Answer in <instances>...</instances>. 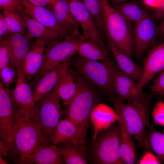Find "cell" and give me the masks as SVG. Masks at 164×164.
I'll return each mask as SVG.
<instances>
[{"mask_svg":"<svg viewBox=\"0 0 164 164\" xmlns=\"http://www.w3.org/2000/svg\"><path fill=\"white\" fill-rule=\"evenodd\" d=\"M76 80V92L71 100L64 106L63 112L65 118L81 129V145H84L91 112L100 103L103 95L97 87L77 72Z\"/></svg>","mask_w":164,"mask_h":164,"instance_id":"obj_1","label":"cell"},{"mask_svg":"<svg viewBox=\"0 0 164 164\" xmlns=\"http://www.w3.org/2000/svg\"><path fill=\"white\" fill-rule=\"evenodd\" d=\"M151 97L140 101L123 102L112 101L118 121L138 142L140 147L149 150L146 134L149 124V100Z\"/></svg>","mask_w":164,"mask_h":164,"instance_id":"obj_2","label":"cell"},{"mask_svg":"<svg viewBox=\"0 0 164 164\" xmlns=\"http://www.w3.org/2000/svg\"><path fill=\"white\" fill-rule=\"evenodd\" d=\"M69 61L70 65L95 86L103 95L112 101L116 98L115 82L118 70L114 60L108 61H94L77 54Z\"/></svg>","mask_w":164,"mask_h":164,"instance_id":"obj_3","label":"cell"},{"mask_svg":"<svg viewBox=\"0 0 164 164\" xmlns=\"http://www.w3.org/2000/svg\"><path fill=\"white\" fill-rule=\"evenodd\" d=\"M99 0L106 38L132 59L134 56V47L132 22L125 19L107 0Z\"/></svg>","mask_w":164,"mask_h":164,"instance_id":"obj_4","label":"cell"},{"mask_svg":"<svg viewBox=\"0 0 164 164\" xmlns=\"http://www.w3.org/2000/svg\"><path fill=\"white\" fill-rule=\"evenodd\" d=\"M119 122L97 134L91 149V160L97 164H123L120 154Z\"/></svg>","mask_w":164,"mask_h":164,"instance_id":"obj_5","label":"cell"},{"mask_svg":"<svg viewBox=\"0 0 164 164\" xmlns=\"http://www.w3.org/2000/svg\"><path fill=\"white\" fill-rule=\"evenodd\" d=\"M12 140L19 158V164L39 146L49 144L40 126L22 119L15 122Z\"/></svg>","mask_w":164,"mask_h":164,"instance_id":"obj_6","label":"cell"},{"mask_svg":"<svg viewBox=\"0 0 164 164\" xmlns=\"http://www.w3.org/2000/svg\"><path fill=\"white\" fill-rule=\"evenodd\" d=\"M32 86L19 71L15 88L12 91L14 121L22 119L41 127L38 110L33 98Z\"/></svg>","mask_w":164,"mask_h":164,"instance_id":"obj_7","label":"cell"},{"mask_svg":"<svg viewBox=\"0 0 164 164\" xmlns=\"http://www.w3.org/2000/svg\"><path fill=\"white\" fill-rule=\"evenodd\" d=\"M12 91L0 81V139L8 149V156L14 163L19 158L12 140L15 125Z\"/></svg>","mask_w":164,"mask_h":164,"instance_id":"obj_8","label":"cell"},{"mask_svg":"<svg viewBox=\"0 0 164 164\" xmlns=\"http://www.w3.org/2000/svg\"><path fill=\"white\" fill-rule=\"evenodd\" d=\"M82 37L71 35L47 46L42 66L36 76L41 77L60 64L70 61L77 52L78 42Z\"/></svg>","mask_w":164,"mask_h":164,"instance_id":"obj_9","label":"cell"},{"mask_svg":"<svg viewBox=\"0 0 164 164\" xmlns=\"http://www.w3.org/2000/svg\"><path fill=\"white\" fill-rule=\"evenodd\" d=\"M60 99L57 84L48 95L35 103L42 130L48 140L58 123L63 119Z\"/></svg>","mask_w":164,"mask_h":164,"instance_id":"obj_10","label":"cell"},{"mask_svg":"<svg viewBox=\"0 0 164 164\" xmlns=\"http://www.w3.org/2000/svg\"><path fill=\"white\" fill-rule=\"evenodd\" d=\"M156 23L149 14L135 24L133 29L134 56L137 61L152 47L158 40Z\"/></svg>","mask_w":164,"mask_h":164,"instance_id":"obj_11","label":"cell"},{"mask_svg":"<svg viewBox=\"0 0 164 164\" xmlns=\"http://www.w3.org/2000/svg\"><path fill=\"white\" fill-rule=\"evenodd\" d=\"M70 11L82 28L83 39H92L104 48L109 50L106 39L97 26L93 17L81 0H68Z\"/></svg>","mask_w":164,"mask_h":164,"instance_id":"obj_12","label":"cell"},{"mask_svg":"<svg viewBox=\"0 0 164 164\" xmlns=\"http://www.w3.org/2000/svg\"><path fill=\"white\" fill-rule=\"evenodd\" d=\"M142 64L143 73L137 83L136 89L139 94L142 93L144 87L164 69V42L154 46L147 51Z\"/></svg>","mask_w":164,"mask_h":164,"instance_id":"obj_13","label":"cell"},{"mask_svg":"<svg viewBox=\"0 0 164 164\" xmlns=\"http://www.w3.org/2000/svg\"><path fill=\"white\" fill-rule=\"evenodd\" d=\"M26 13L30 17L58 34L64 39L70 35L59 23L52 10L34 5L27 0H21Z\"/></svg>","mask_w":164,"mask_h":164,"instance_id":"obj_14","label":"cell"},{"mask_svg":"<svg viewBox=\"0 0 164 164\" xmlns=\"http://www.w3.org/2000/svg\"><path fill=\"white\" fill-rule=\"evenodd\" d=\"M58 74L57 91L65 106L71 100L77 89L76 72L70 65L69 61L56 67Z\"/></svg>","mask_w":164,"mask_h":164,"instance_id":"obj_15","label":"cell"},{"mask_svg":"<svg viewBox=\"0 0 164 164\" xmlns=\"http://www.w3.org/2000/svg\"><path fill=\"white\" fill-rule=\"evenodd\" d=\"M137 83L118 69L115 79L114 88L116 98L114 100L127 102L151 97L152 95H149L144 92L141 94L137 93Z\"/></svg>","mask_w":164,"mask_h":164,"instance_id":"obj_16","label":"cell"},{"mask_svg":"<svg viewBox=\"0 0 164 164\" xmlns=\"http://www.w3.org/2000/svg\"><path fill=\"white\" fill-rule=\"evenodd\" d=\"M46 48L42 39H36L26 56L20 70L22 75L29 82L38 74L43 61Z\"/></svg>","mask_w":164,"mask_h":164,"instance_id":"obj_17","label":"cell"},{"mask_svg":"<svg viewBox=\"0 0 164 164\" xmlns=\"http://www.w3.org/2000/svg\"><path fill=\"white\" fill-rule=\"evenodd\" d=\"M82 137L81 129L70 120L65 118L58 123L48 141L50 145H55L66 142L81 145Z\"/></svg>","mask_w":164,"mask_h":164,"instance_id":"obj_18","label":"cell"},{"mask_svg":"<svg viewBox=\"0 0 164 164\" xmlns=\"http://www.w3.org/2000/svg\"><path fill=\"white\" fill-rule=\"evenodd\" d=\"M2 38L9 49L18 72L20 70L24 60L32 46L30 43L31 39L22 34L10 33Z\"/></svg>","mask_w":164,"mask_h":164,"instance_id":"obj_19","label":"cell"},{"mask_svg":"<svg viewBox=\"0 0 164 164\" xmlns=\"http://www.w3.org/2000/svg\"><path fill=\"white\" fill-rule=\"evenodd\" d=\"M108 47L117 62L118 70L138 82L142 77L143 67L120 50L109 38H107Z\"/></svg>","mask_w":164,"mask_h":164,"instance_id":"obj_20","label":"cell"},{"mask_svg":"<svg viewBox=\"0 0 164 164\" xmlns=\"http://www.w3.org/2000/svg\"><path fill=\"white\" fill-rule=\"evenodd\" d=\"M63 164L64 160L55 145L45 144L38 147L33 154L21 160L19 164Z\"/></svg>","mask_w":164,"mask_h":164,"instance_id":"obj_21","label":"cell"},{"mask_svg":"<svg viewBox=\"0 0 164 164\" xmlns=\"http://www.w3.org/2000/svg\"><path fill=\"white\" fill-rule=\"evenodd\" d=\"M26 22L27 35L31 39H42L48 46L63 39L56 32L29 16L26 13L21 15Z\"/></svg>","mask_w":164,"mask_h":164,"instance_id":"obj_22","label":"cell"},{"mask_svg":"<svg viewBox=\"0 0 164 164\" xmlns=\"http://www.w3.org/2000/svg\"><path fill=\"white\" fill-rule=\"evenodd\" d=\"M109 50L105 49L95 41L91 39H80L78 42L77 54L91 60L108 61L112 60Z\"/></svg>","mask_w":164,"mask_h":164,"instance_id":"obj_23","label":"cell"},{"mask_svg":"<svg viewBox=\"0 0 164 164\" xmlns=\"http://www.w3.org/2000/svg\"><path fill=\"white\" fill-rule=\"evenodd\" d=\"M60 24L70 35L81 36L80 26L71 13L68 0H57L51 10Z\"/></svg>","mask_w":164,"mask_h":164,"instance_id":"obj_24","label":"cell"},{"mask_svg":"<svg viewBox=\"0 0 164 164\" xmlns=\"http://www.w3.org/2000/svg\"><path fill=\"white\" fill-rule=\"evenodd\" d=\"M33 80L32 92L35 103L48 95L57 84L56 67L40 77L37 76Z\"/></svg>","mask_w":164,"mask_h":164,"instance_id":"obj_25","label":"cell"},{"mask_svg":"<svg viewBox=\"0 0 164 164\" xmlns=\"http://www.w3.org/2000/svg\"><path fill=\"white\" fill-rule=\"evenodd\" d=\"M55 148L63 158L65 164H86V148L84 145L71 142L61 143Z\"/></svg>","mask_w":164,"mask_h":164,"instance_id":"obj_26","label":"cell"},{"mask_svg":"<svg viewBox=\"0 0 164 164\" xmlns=\"http://www.w3.org/2000/svg\"><path fill=\"white\" fill-rule=\"evenodd\" d=\"M112 6L125 19L135 24L142 20L149 14L135 0L113 5Z\"/></svg>","mask_w":164,"mask_h":164,"instance_id":"obj_27","label":"cell"},{"mask_svg":"<svg viewBox=\"0 0 164 164\" xmlns=\"http://www.w3.org/2000/svg\"><path fill=\"white\" fill-rule=\"evenodd\" d=\"M119 123L120 125V154L121 157L125 164H134L136 160V151L132 137L127 131L123 126Z\"/></svg>","mask_w":164,"mask_h":164,"instance_id":"obj_28","label":"cell"},{"mask_svg":"<svg viewBox=\"0 0 164 164\" xmlns=\"http://www.w3.org/2000/svg\"><path fill=\"white\" fill-rule=\"evenodd\" d=\"M91 113L99 116V130H105L118 121V118L115 111L109 106L101 103L96 105Z\"/></svg>","mask_w":164,"mask_h":164,"instance_id":"obj_29","label":"cell"},{"mask_svg":"<svg viewBox=\"0 0 164 164\" xmlns=\"http://www.w3.org/2000/svg\"><path fill=\"white\" fill-rule=\"evenodd\" d=\"M146 134L149 148L151 149L160 160L164 163V135L151 125Z\"/></svg>","mask_w":164,"mask_h":164,"instance_id":"obj_30","label":"cell"},{"mask_svg":"<svg viewBox=\"0 0 164 164\" xmlns=\"http://www.w3.org/2000/svg\"><path fill=\"white\" fill-rule=\"evenodd\" d=\"M2 13L7 21L10 33L26 35V26L21 14L6 10H3Z\"/></svg>","mask_w":164,"mask_h":164,"instance_id":"obj_31","label":"cell"},{"mask_svg":"<svg viewBox=\"0 0 164 164\" xmlns=\"http://www.w3.org/2000/svg\"><path fill=\"white\" fill-rule=\"evenodd\" d=\"M93 17L98 29L103 36L105 31L101 12L99 0H81Z\"/></svg>","mask_w":164,"mask_h":164,"instance_id":"obj_32","label":"cell"},{"mask_svg":"<svg viewBox=\"0 0 164 164\" xmlns=\"http://www.w3.org/2000/svg\"><path fill=\"white\" fill-rule=\"evenodd\" d=\"M18 71L14 67L6 66L0 70V81L5 87L9 88L16 79Z\"/></svg>","mask_w":164,"mask_h":164,"instance_id":"obj_33","label":"cell"},{"mask_svg":"<svg viewBox=\"0 0 164 164\" xmlns=\"http://www.w3.org/2000/svg\"><path fill=\"white\" fill-rule=\"evenodd\" d=\"M8 66H12L17 70L7 45L3 38L0 39V70Z\"/></svg>","mask_w":164,"mask_h":164,"instance_id":"obj_34","label":"cell"},{"mask_svg":"<svg viewBox=\"0 0 164 164\" xmlns=\"http://www.w3.org/2000/svg\"><path fill=\"white\" fill-rule=\"evenodd\" d=\"M0 9L22 15L26 13L21 0H0Z\"/></svg>","mask_w":164,"mask_h":164,"instance_id":"obj_35","label":"cell"},{"mask_svg":"<svg viewBox=\"0 0 164 164\" xmlns=\"http://www.w3.org/2000/svg\"><path fill=\"white\" fill-rule=\"evenodd\" d=\"M152 80L149 87L152 94L164 96V69Z\"/></svg>","mask_w":164,"mask_h":164,"instance_id":"obj_36","label":"cell"},{"mask_svg":"<svg viewBox=\"0 0 164 164\" xmlns=\"http://www.w3.org/2000/svg\"><path fill=\"white\" fill-rule=\"evenodd\" d=\"M152 115L153 120L156 124L164 127V102L160 99L155 104Z\"/></svg>","mask_w":164,"mask_h":164,"instance_id":"obj_37","label":"cell"},{"mask_svg":"<svg viewBox=\"0 0 164 164\" xmlns=\"http://www.w3.org/2000/svg\"><path fill=\"white\" fill-rule=\"evenodd\" d=\"M158 157L149 150H147L140 161L139 164H161Z\"/></svg>","mask_w":164,"mask_h":164,"instance_id":"obj_38","label":"cell"},{"mask_svg":"<svg viewBox=\"0 0 164 164\" xmlns=\"http://www.w3.org/2000/svg\"><path fill=\"white\" fill-rule=\"evenodd\" d=\"M152 16L156 22H160L164 19V0L159 7L152 8Z\"/></svg>","mask_w":164,"mask_h":164,"instance_id":"obj_39","label":"cell"},{"mask_svg":"<svg viewBox=\"0 0 164 164\" xmlns=\"http://www.w3.org/2000/svg\"><path fill=\"white\" fill-rule=\"evenodd\" d=\"M9 33L7 21L3 13L0 12V39L5 36Z\"/></svg>","mask_w":164,"mask_h":164,"instance_id":"obj_40","label":"cell"},{"mask_svg":"<svg viewBox=\"0 0 164 164\" xmlns=\"http://www.w3.org/2000/svg\"><path fill=\"white\" fill-rule=\"evenodd\" d=\"M32 4L37 6L45 7L48 8L52 7L56 3L57 0H27Z\"/></svg>","mask_w":164,"mask_h":164,"instance_id":"obj_41","label":"cell"},{"mask_svg":"<svg viewBox=\"0 0 164 164\" xmlns=\"http://www.w3.org/2000/svg\"><path fill=\"white\" fill-rule=\"evenodd\" d=\"M164 0H143L145 4L152 8L159 6Z\"/></svg>","mask_w":164,"mask_h":164,"instance_id":"obj_42","label":"cell"},{"mask_svg":"<svg viewBox=\"0 0 164 164\" xmlns=\"http://www.w3.org/2000/svg\"><path fill=\"white\" fill-rule=\"evenodd\" d=\"M157 32L159 39L164 35V19L157 26Z\"/></svg>","mask_w":164,"mask_h":164,"instance_id":"obj_43","label":"cell"},{"mask_svg":"<svg viewBox=\"0 0 164 164\" xmlns=\"http://www.w3.org/2000/svg\"><path fill=\"white\" fill-rule=\"evenodd\" d=\"M8 149L3 143L0 141V156L3 157L8 155Z\"/></svg>","mask_w":164,"mask_h":164,"instance_id":"obj_44","label":"cell"},{"mask_svg":"<svg viewBox=\"0 0 164 164\" xmlns=\"http://www.w3.org/2000/svg\"><path fill=\"white\" fill-rule=\"evenodd\" d=\"M129 0H107L108 2L112 3L113 5L123 3Z\"/></svg>","mask_w":164,"mask_h":164,"instance_id":"obj_45","label":"cell"},{"mask_svg":"<svg viewBox=\"0 0 164 164\" xmlns=\"http://www.w3.org/2000/svg\"><path fill=\"white\" fill-rule=\"evenodd\" d=\"M0 164H8L2 158V157L0 156Z\"/></svg>","mask_w":164,"mask_h":164,"instance_id":"obj_46","label":"cell"},{"mask_svg":"<svg viewBox=\"0 0 164 164\" xmlns=\"http://www.w3.org/2000/svg\"><path fill=\"white\" fill-rule=\"evenodd\" d=\"M159 40L161 41V42H164V35Z\"/></svg>","mask_w":164,"mask_h":164,"instance_id":"obj_47","label":"cell"},{"mask_svg":"<svg viewBox=\"0 0 164 164\" xmlns=\"http://www.w3.org/2000/svg\"><path fill=\"white\" fill-rule=\"evenodd\" d=\"M160 99L164 102V96H159Z\"/></svg>","mask_w":164,"mask_h":164,"instance_id":"obj_48","label":"cell"},{"mask_svg":"<svg viewBox=\"0 0 164 164\" xmlns=\"http://www.w3.org/2000/svg\"><path fill=\"white\" fill-rule=\"evenodd\" d=\"M163 134L164 135V130L163 131Z\"/></svg>","mask_w":164,"mask_h":164,"instance_id":"obj_49","label":"cell"}]
</instances>
